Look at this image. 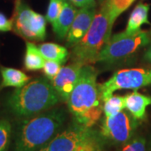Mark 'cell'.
I'll return each instance as SVG.
<instances>
[{"label":"cell","mask_w":151,"mask_h":151,"mask_svg":"<svg viewBox=\"0 0 151 151\" xmlns=\"http://www.w3.org/2000/svg\"><path fill=\"white\" fill-rule=\"evenodd\" d=\"M97 78V71L92 65H83L79 79L66 101L76 122L88 128L97 124L103 112Z\"/></svg>","instance_id":"cell-1"},{"label":"cell","mask_w":151,"mask_h":151,"mask_svg":"<svg viewBox=\"0 0 151 151\" xmlns=\"http://www.w3.org/2000/svg\"><path fill=\"white\" fill-rule=\"evenodd\" d=\"M66 114L63 108H53L19 122L15 134L14 151H38L58 134Z\"/></svg>","instance_id":"cell-2"},{"label":"cell","mask_w":151,"mask_h":151,"mask_svg":"<svg viewBox=\"0 0 151 151\" xmlns=\"http://www.w3.org/2000/svg\"><path fill=\"white\" fill-rule=\"evenodd\" d=\"M39 77L16 88L7 97L8 110L19 118H28L47 111L60 100L51 82Z\"/></svg>","instance_id":"cell-3"},{"label":"cell","mask_w":151,"mask_h":151,"mask_svg":"<svg viewBox=\"0 0 151 151\" xmlns=\"http://www.w3.org/2000/svg\"><path fill=\"white\" fill-rule=\"evenodd\" d=\"M113 25L107 9L102 4L86 35L72 47L73 61L84 65L95 63L99 53L111 37Z\"/></svg>","instance_id":"cell-4"},{"label":"cell","mask_w":151,"mask_h":151,"mask_svg":"<svg viewBox=\"0 0 151 151\" xmlns=\"http://www.w3.org/2000/svg\"><path fill=\"white\" fill-rule=\"evenodd\" d=\"M150 39V31L145 30H140L134 34H127L125 31L115 34L104 45L96 62L114 63L128 58L139 49L147 46Z\"/></svg>","instance_id":"cell-5"},{"label":"cell","mask_w":151,"mask_h":151,"mask_svg":"<svg viewBox=\"0 0 151 151\" xmlns=\"http://www.w3.org/2000/svg\"><path fill=\"white\" fill-rule=\"evenodd\" d=\"M13 30L27 41H42L46 37L47 19L34 11L24 0H14Z\"/></svg>","instance_id":"cell-6"},{"label":"cell","mask_w":151,"mask_h":151,"mask_svg":"<svg viewBox=\"0 0 151 151\" xmlns=\"http://www.w3.org/2000/svg\"><path fill=\"white\" fill-rule=\"evenodd\" d=\"M50 151H82L99 148L97 137L91 128L74 122L45 146Z\"/></svg>","instance_id":"cell-7"},{"label":"cell","mask_w":151,"mask_h":151,"mask_svg":"<svg viewBox=\"0 0 151 151\" xmlns=\"http://www.w3.org/2000/svg\"><path fill=\"white\" fill-rule=\"evenodd\" d=\"M151 85V69L130 68L115 72L103 84H98L101 98L104 102L120 90H134Z\"/></svg>","instance_id":"cell-8"},{"label":"cell","mask_w":151,"mask_h":151,"mask_svg":"<svg viewBox=\"0 0 151 151\" xmlns=\"http://www.w3.org/2000/svg\"><path fill=\"white\" fill-rule=\"evenodd\" d=\"M138 126V120L130 113L121 111L103 119L101 134L107 140L115 145H124L130 140Z\"/></svg>","instance_id":"cell-9"},{"label":"cell","mask_w":151,"mask_h":151,"mask_svg":"<svg viewBox=\"0 0 151 151\" xmlns=\"http://www.w3.org/2000/svg\"><path fill=\"white\" fill-rule=\"evenodd\" d=\"M84 64L73 62L66 66H62L59 73L51 81L56 92L61 100L66 102L73 91L76 82L79 79L81 70Z\"/></svg>","instance_id":"cell-10"},{"label":"cell","mask_w":151,"mask_h":151,"mask_svg":"<svg viewBox=\"0 0 151 151\" xmlns=\"http://www.w3.org/2000/svg\"><path fill=\"white\" fill-rule=\"evenodd\" d=\"M96 13V7L81 8L77 10L66 36V44L68 46L73 47L83 38L91 26Z\"/></svg>","instance_id":"cell-11"},{"label":"cell","mask_w":151,"mask_h":151,"mask_svg":"<svg viewBox=\"0 0 151 151\" xmlns=\"http://www.w3.org/2000/svg\"><path fill=\"white\" fill-rule=\"evenodd\" d=\"M77 9L69 0H63L62 8L59 16L54 24H52L53 31L56 36L62 40L67 36L70 28L73 23Z\"/></svg>","instance_id":"cell-12"},{"label":"cell","mask_w":151,"mask_h":151,"mask_svg":"<svg viewBox=\"0 0 151 151\" xmlns=\"http://www.w3.org/2000/svg\"><path fill=\"white\" fill-rule=\"evenodd\" d=\"M126 109L137 120H143L146 117V108L151 106V97L134 92L125 96Z\"/></svg>","instance_id":"cell-13"},{"label":"cell","mask_w":151,"mask_h":151,"mask_svg":"<svg viewBox=\"0 0 151 151\" xmlns=\"http://www.w3.org/2000/svg\"><path fill=\"white\" fill-rule=\"evenodd\" d=\"M149 11L150 5L148 4L139 3L131 12L124 31L127 34H134L140 31L144 24H150Z\"/></svg>","instance_id":"cell-14"},{"label":"cell","mask_w":151,"mask_h":151,"mask_svg":"<svg viewBox=\"0 0 151 151\" xmlns=\"http://www.w3.org/2000/svg\"><path fill=\"white\" fill-rule=\"evenodd\" d=\"M1 88L4 87H15L19 88L27 84L30 81V77L28 76L24 71L12 68V67H1Z\"/></svg>","instance_id":"cell-15"},{"label":"cell","mask_w":151,"mask_h":151,"mask_svg":"<svg viewBox=\"0 0 151 151\" xmlns=\"http://www.w3.org/2000/svg\"><path fill=\"white\" fill-rule=\"evenodd\" d=\"M45 59L40 50L31 41H27L25 45V52L24 56V65L25 70L36 71L43 69Z\"/></svg>","instance_id":"cell-16"},{"label":"cell","mask_w":151,"mask_h":151,"mask_svg":"<svg viewBox=\"0 0 151 151\" xmlns=\"http://www.w3.org/2000/svg\"><path fill=\"white\" fill-rule=\"evenodd\" d=\"M38 48L40 50L45 59L57 61L61 65L65 64L69 57V52L67 49L58 44L51 42L43 43L40 45Z\"/></svg>","instance_id":"cell-17"},{"label":"cell","mask_w":151,"mask_h":151,"mask_svg":"<svg viewBox=\"0 0 151 151\" xmlns=\"http://www.w3.org/2000/svg\"><path fill=\"white\" fill-rule=\"evenodd\" d=\"M134 1L135 0H105L103 4L108 10L111 22L114 24L119 15L127 10Z\"/></svg>","instance_id":"cell-18"},{"label":"cell","mask_w":151,"mask_h":151,"mask_svg":"<svg viewBox=\"0 0 151 151\" xmlns=\"http://www.w3.org/2000/svg\"><path fill=\"white\" fill-rule=\"evenodd\" d=\"M126 108L125 96L112 95L103 102V113L105 117L112 116Z\"/></svg>","instance_id":"cell-19"},{"label":"cell","mask_w":151,"mask_h":151,"mask_svg":"<svg viewBox=\"0 0 151 151\" xmlns=\"http://www.w3.org/2000/svg\"><path fill=\"white\" fill-rule=\"evenodd\" d=\"M12 125L9 120L0 119V151H7L10 145Z\"/></svg>","instance_id":"cell-20"},{"label":"cell","mask_w":151,"mask_h":151,"mask_svg":"<svg viewBox=\"0 0 151 151\" xmlns=\"http://www.w3.org/2000/svg\"><path fill=\"white\" fill-rule=\"evenodd\" d=\"M63 4V0H49V6L45 18L49 23L54 24L59 16Z\"/></svg>","instance_id":"cell-21"},{"label":"cell","mask_w":151,"mask_h":151,"mask_svg":"<svg viewBox=\"0 0 151 151\" xmlns=\"http://www.w3.org/2000/svg\"><path fill=\"white\" fill-rule=\"evenodd\" d=\"M121 151H147L146 139L143 137H136L131 139L124 144Z\"/></svg>","instance_id":"cell-22"},{"label":"cell","mask_w":151,"mask_h":151,"mask_svg":"<svg viewBox=\"0 0 151 151\" xmlns=\"http://www.w3.org/2000/svg\"><path fill=\"white\" fill-rule=\"evenodd\" d=\"M61 65H62L57 61L45 60L43 66V71L45 77L50 81H53L55 77L59 73L60 70L61 68Z\"/></svg>","instance_id":"cell-23"},{"label":"cell","mask_w":151,"mask_h":151,"mask_svg":"<svg viewBox=\"0 0 151 151\" xmlns=\"http://www.w3.org/2000/svg\"><path fill=\"white\" fill-rule=\"evenodd\" d=\"M14 22L12 19L7 18L4 14L0 12V32H8L13 30Z\"/></svg>","instance_id":"cell-24"},{"label":"cell","mask_w":151,"mask_h":151,"mask_svg":"<svg viewBox=\"0 0 151 151\" xmlns=\"http://www.w3.org/2000/svg\"><path fill=\"white\" fill-rule=\"evenodd\" d=\"M70 3L76 7L81 8H92L96 7L95 0H69Z\"/></svg>","instance_id":"cell-25"},{"label":"cell","mask_w":151,"mask_h":151,"mask_svg":"<svg viewBox=\"0 0 151 151\" xmlns=\"http://www.w3.org/2000/svg\"><path fill=\"white\" fill-rule=\"evenodd\" d=\"M150 42L147 45V49L144 55V59L150 65H151V30L150 31Z\"/></svg>","instance_id":"cell-26"},{"label":"cell","mask_w":151,"mask_h":151,"mask_svg":"<svg viewBox=\"0 0 151 151\" xmlns=\"http://www.w3.org/2000/svg\"><path fill=\"white\" fill-rule=\"evenodd\" d=\"M82 151H99V148H90V149H86Z\"/></svg>","instance_id":"cell-27"},{"label":"cell","mask_w":151,"mask_h":151,"mask_svg":"<svg viewBox=\"0 0 151 151\" xmlns=\"http://www.w3.org/2000/svg\"><path fill=\"white\" fill-rule=\"evenodd\" d=\"M38 151H50V150H49L47 149V148H46V147H45V146H44L43 148H41L40 150H39Z\"/></svg>","instance_id":"cell-28"},{"label":"cell","mask_w":151,"mask_h":151,"mask_svg":"<svg viewBox=\"0 0 151 151\" xmlns=\"http://www.w3.org/2000/svg\"><path fill=\"white\" fill-rule=\"evenodd\" d=\"M0 89H1V84H0Z\"/></svg>","instance_id":"cell-29"}]
</instances>
